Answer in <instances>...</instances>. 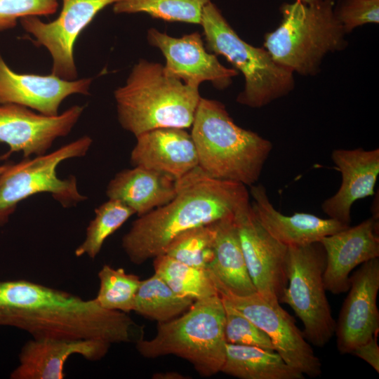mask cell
Returning <instances> with one entry per match:
<instances>
[{
	"label": "cell",
	"mask_w": 379,
	"mask_h": 379,
	"mask_svg": "<svg viewBox=\"0 0 379 379\" xmlns=\"http://www.w3.org/2000/svg\"><path fill=\"white\" fill-rule=\"evenodd\" d=\"M0 326L35 339H97L112 345L136 344L145 338V326L127 313L27 279L0 281Z\"/></svg>",
	"instance_id": "6da1fadb"
},
{
	"label": "cell",
	"mask_w": 379,
	"mask_h": 379,
	"mask_svg": "<svg viewBox=\"0 0 379 379\" xmlns=\"http://www.w3.org/2000/svg\"><path fill=\"white\" fill-rule=\"evenodd\" d=\"M177 185L171 201L138 216L123 236L121 247L134 265L165 254L182 232L232 217L250 202L246 185L211 178L199 166Z\"/></svg>",
	"instance_id": "7a4b0ae2"
},
{
	"label": "cell",
	"mask_w": 379,
	"mask_h": 379,
	"mask_svg": "<svg viewBox=\"0 0 379 379\" xmlns=\"http://www.w3.org/2000/svg\"><path fill=\"white\" fill-rule=\"evenodd\" d=\"M191 128L205 174L246 186L257 182L272 149L269 140L237 126L222 102L201 97Z\"/></svg>",
	"instance_id": "3957f363"
},
{
	"label": "cell",
	"mask_w": 379,
	"mask_h": 379,
	"mask_svg": "<svg viewBox=\"0 0 379 379\" xmlns=\"http://www.w3.org/2000/svg\"><path fill=\"white\" fill-rule=\"evenodd\" d=\"M118 121L135 137L157 128H188L201 96L199 88L166 75L164 65L140 59L126 84L114 93Z\"/></svg>",
	"instance_id": "277c9868"
},
{
	"label": "cell",
	"mask_w": 379,
	"mask_h": 379,
	"mask_svg": "<svg viewBox=\"0 0 379 379\" xmlns=\"http://www.w3.org/2000/svg\"><path fill=\"white\" fill-rule=\"evenodd\" d=\"M335 0L283 4L279 25L264 37V48L277 64L302 76L315 75L324 56L347 45L334 15Z\"/></svg>",
	"instance_id": "5b68a950"
},
{
	"label": "cell",
	"mask_w": 379,
	"mask_h": 379,
	"mask_svg": "<svg viewBox=\"0 0 379 379\" xmlns=\"http://www.w3.org/2000/svg\"><path fill=\"white\" fill-rule=\"evenodd\" d=\"M225 310L218 294L194 300L182 314L157 324L150 340L135 344L143 357L175 355L192 364L201 376L221 371L225 359Z\"/></svg>",
	"instance_id": "8992f818"
},
{
	"label": "cell",
	"mask_w": 379,
	"mask_h": 379,
	"mask_svg": "<svg viewBox=\"0 0 379 379\" xmlns=\"http://www.w3.org/2000/svg\"><path fill=\"white\" fill-rule=\"evenodd\" d=\"M200 25L206 50L224 56L244 77L238 103L260 108L293 90V72L274 62L265 48L255 47L241 39L211 1L204 8Z\"/></svg>",
	"instance_id": "52a82bcc"
},
{
	"label": "cell",
	"mask_w": 379,
	"mask_h": 379,
	"mask_svg": "<svg viewBox=\"0 0 379 379\" xmlns=\"http://www.w3.org/2000/svg\"><path fill=\"white\" fill-rule=\"evenodd\" d=\"M92 142L91 137L84 135L48 154L8 164L0 175V226L8 222L20 202L36 194L49 193L63 207L87 199L79 192L74 176L61 179L56 169L67 159L84 157Z\"/></svg>",
	"instance_id": "ba28073f"
},
{
	"label": "cell",
	"mask_w": 379,
	"mask_h": 379,
	"mask_svg": "<svg viewBox=\"0 0 379 379\" xmlns=\"http://www.w3.org/2000/svg\"><path fill=\"white\" fill-rule=\"evenodd\" d=\"M326 253L320 242L288 248V284L279 303L288 305L300 319L305 338L324 347L335 334L334 319L326 294Z\"/></svg>",
	"instance_id": "9c48e42d"
},
{
	"label": "cell",
	"mask_w": 379,
	"mask_h": 379,
	"mask_svg": "<svg viewBox=\"0 0 379 379\" xmlns=\"http://www.w3.org/2000/svg\"><path fill=\"white\" fill-rule=\"evenodd\" d=\"M214 284L223 304L262 330L270 338L274 351L287 364L304 375L310 378L321 375L319 358L296 326L295 319L281 307L280 303L272 305L257 292L246 295H236L220 284Z\"/></svg>",
	"instance_id": "30bf717a"
},
{
	"label": "cell",
	"mask_w": 379,
	"mask_h": 379,
	"mask_svg": "<svg viewBox=\"0 0 379 379\" xmlns=\"http://www.w3.org/2000/svg\"><path fill=\"white\" fill-rule=\"evenodd\" d=\"M119 0H62L61 12L55 20L44 22L36 16L20 20L22 28L32 34L36 46H44L50 53L51 74L65 80H75L77 70L73 49L80 33L96 15Z\"/></svg>",
	"instance_id": "8fae6325"
},
{
	"label": "cell",
	"mask_w": 379,
	"mask_h": 379,
	"mask_svg": "<svg viewBox=\"0 0 379 379\" xmlns=\"http://www.w3.org/2000/svg\"><path fill=\"white\" fill-rule=\"evenodd\" d=\"M249 276L257 293L272 305L279 304L287 286L288 247L274 239L260 224L250 202L234 218Z\"/></svg>",
	"instance_id": "7c38bea8"
},
{
	"label": "cell",
	"mask_w": 379,
	"mask_h": 379,
	"mask_svg": "<svg viewBox=\"0 0 379 379\" xmlns=\"http://www.w3.org/2000/svg\"><path fill=\"white\" fill-rule=\"evenodd\" d=\"M84 107L74 105L62 114L46 116L22 105L0 104V143L10 148L1 159L19 152L25 158L45 154L57 138L71 132Z\"/></svg>",
	"instance_id": "4fadbf2b"
},
{
	"label": "cell",
	"mask_w": 379,
	"mask_h": 379,
	"mask_svg": "<svg viewBox=\"0 0 379 379\" xmlns=\"http://www.w3.org/2000/svg\"><path fill=\"white\" fill-rule=\"evenodd\" d=\"M147 39L164 56L165 74L191 87L199 88L202 82L210 81L215 88L224 89L239 74L236 69L222 65L216 55L206 51L199 32L176 38L150 28Z\"/></svg>",
	"instance_id": "5bb4252c"
},
{
	"label": "cell",
	"mask_w": 379,
	"mask_h": 379,
	"mask_svg": "<svg viewBox=\"0 0 379 379\" xmlns=\"http://www.w3.org/2000/svg\"><path fill=\"white\" fill-rule=\"evenodd\" d=\"M350 282L349 293L335 321L334 334L337 349L342 354H350L378 333V258L362 263L350 276Z\"/></svg>",
	"instance_id": "9a60e30c"
},
{
	"label": "cell",
	"mask_w": 379,
	"mask_h": 379,
	"mask_svg": "<svg viewBox=\"0 0 379 379\" xmlns=\"http://www.w3.org/2000/svg\"><path fill=\"white\" fill-rule=\"evenodd\" d=\"M319 242L326 253V291L333 294L345 293L350 288L351 272L379 257V220L370 217L354 227L324 237Z\"/></svg>",
	"instance_id": "2e32d148"
},
{
	"label": "cell",
	"mask_w": 379,
	"mask_h": 379,
	"mask_svg": "<svg viewBox=\"0 0 379 379\" xmlns=\"http://www.w3.org/2000/svg\"><path fill=\"white\" fill-rule=\"evenodd\" d=\"M92 79L65 80L55 76L19 74L0 53V104L12 103L56 116L62 102L72 94L88 95Z\"/></svg>",
	"instance_id": "e0dca14e"
},
{
	"label": "cell",
	"mask_w": 379,
	"mask_h": 379,
	"mask_svg": "<svg viewBox=\"0 0 379 379\" xmlns=\"http://www.w3.org/2000/svg\"><path fill=\"white\" fill-rule=\"evenodd\" d=\"M111 344L97 339L32 338L22 347L11 379H63L65 365L72 355L96 361L104 358Z\"/></svg>",
	"instance_id": "ac0fdd59"
},
{
	"label": "cell",
	"mask_w": 379,
	"mask_h": 379,
	"mask_svg": "<svg viewBox=\"0 0 379 379\" xmlns=\"http://www.w3.org/2000/svg\"><path fill=\"white\" fill-rule=\"evenodd\" d=\"M331 159L341 174L337 192L326 199L321 208L328 218L350 225L351 208L361 199L374 194L379 174V149H337Z\"/></svg>",
	"instance_id": "d6986e66"
},
{
	"label": "cell",
	"mask_w": 379,
	"mask_h": 379,
	"mask_svg": "<svg viewBox=\"0 0 379 379\" xmlns=\"http://www.w3.org/2000/svg\"><path fill=\"white\" fill-rule=\"evenodd\" d=\"M135 138L130 159L133 166L157 171L176 180L199 166L192 135L183 128H157Z\"/></svg>",
	"instance_id": "ffe728a7"
},
{
	"label": "cell",
	"mask_w": 379,
	"mask_h": 379,
	"mask_svg": "<svg viewBox=\"0 0 379 379\" xmlns=\"http://www.w3.org/2000/svg\"><path fill=\"white\" fill-rule=\"evenodd\" d=\"M250 187L253 199L251 206L255 217L274 239L288 248L319 242L324 237L350 226L307 213L285 215L274 208L264 185L254 184Z\"/></svg>",
	"instance_id": "44dd1931"
},
{
	"label": "cell",
	"mask_w": 379,
	"mask_h": 379,
	"mask_svg": "<svg viewBox=\"0 0 379 379\" xmlns=\"http://www.w3.org/2000/svg\"><path fill=\"white\" fill-rule=\"evenodd\" d=\"M177 180L163 173L140 166L124 169L109 181L106 194L132 208L138 216L165 205L176 195Z\"/></svg>",
	"instance_id": "7402d4cb"
},
{
	"label": "cell",
	"mask_w": 379,
	"mask_h": 379,
	"mask_svg": "<svg viewBox=\"0 0 379 379\" xmlns=\"http://www.w3.org/2000/svg\"><path fill=\"white\" fill-rule=\"evenodd\" d=\"M234 215L216 222L214 258L207 269L214 282L239 295L256 293L241 250Z\"/></svg>",
	"instance_id": "603a6c76"
},
{
	"label": "cell",
	"mask_w": 379,
	"mask_h": 379,
	"mask_svg": "<svg viewBox=\"0 0 379 379\" xmlns=\"http://www.w3.org/2000/svg\"><path fill=\"white\" fill-rule=\"evenodd\" d=\"M240 379H304L275 351L226 343L221 371Z\"/></svg>",
	"instance_id": "cb8c5ba5"
},
{
	"label": "cell",
	"mask_w": 379,
	"mask_h": 379,
	"mask_svg": "<svg viewBox=\"0 0 379 379\" xmlns=\"http://www.w3.org/2000/svg\"><path fill=\"white\" fill-rule=\"evenodd\" d=\"M194 300L175 293L157 274L141 280L133 311L158 323L171 320L185 312Z\"/></svg>",
	"instance_id": "d4e9b609"
},
{
	"label": "cell",
	"mask_w": 379,
	"mask_h": 379,
	"mask_svg": "<svg viewBox=\"0 0 379 379\" xmlns=\"http://www.w3.org/2000/svg\"><path fill=\"white\" fill-rule=\"evenodd\" d=\"M153 266L154 273L180 296L197 300L218 294L207 270L187 265L166 254L154 258Z\"/></svg>",
	"instance_id": "484cf974"
},
{
	"label": "cell",
	"mask_w": 379,
	"mask_h": 379,
	"mask_svg": "<svg viewBox=\"0 0 379 379\" xmlns=\"http://www.w3.org/2000/svg\"><path fill=\"white\" fill-rule=\"evenodd\" d=\"M211 0H119L113 4L116 14L144 13L168 22L201 24L204 8Z\"/></svg>",
	"instance_id": "4316f807"
},
{
	"label": "cell",
	"mask_w": 379,
	"mask_h": 379,
	"mask_svg": "<svg viewBox=\"0 0 379 379\" xmlns=\"http://www.w3.org/2000/svg\"><path fill=\"white\" fill-rule=\"evenodd\" d=\"M95 213V218L86 228L84 240L74 251L77 257L86 255L95 259L105 240L135 214L123 202L110 199L97 207Z\"/></svg>",
	"instance_id": "83f0119b"
},
{
	"label": "cell",
	"mask_w": 379,
	"mask_h": 379,
	"mask_svg": "<svg viewBox=\"0 0 379 379\" xmlns=\"http://www.w3.org/2000/svg\"><path fill=\"white\" fill-rule=\"evenodd\" d=\"M99 289L95 300L103 308L129 313L133 311L135 298L141 279L121 268L105 264L98 273Z\"/></svg>",
	"instance_id": "f1b7e54d"
},
{
	"label": "cell",
	"mask_w": 379,
	"mask_h": 379,
	"mask_svg": "<svg viewBox=\"0 0 379 379\" xmlns=\"http://www.w3.org/2000/svg\"><path fill=\"white\" fill-rule=\"evenodd\" d=\"M217 222L182 232L173 240L165 254L187 265L207 270L214 258Z\"/></svg>",
	"instance_id": "f546056e"
},
{
	"label": "cell",
	"mask_w": 379,
	"mask_h": 379,
	"mask_svg": "<svg viewBox=\"0 0 379 379\" xmlns=\"http://www.w3.org/2000/svg\"><path fill=\"white\" fill-rule=\"evenodd\" d=\"M224 307V334L226 343L254 346L274 351L270 338L262 330L234 309L225 305Z\"/></svg>",
	"instance_id": "4dcf8cb0"
},
{
	"label": "cell",
	"mask_w": 379,
	"mask_h": 379,
	"mask_svg": "<svg viewBox=\"0 0 379 379\" xmlns=\"http://www.w3.org/2000/svg\"><path fill=\"white\" fill-rule=\"evenodd\" d=\"M57 0H0V32L12 29L27 16H48L56 13Z\"/></svg>",
	"instance_id": "1f68e13d"
},
{
	"label": "cell",
	"mask_w": 379,
	"mask_h": 379,
	"mask_svg": "<svg viewBox=\"0 0 379 379\" xmlns=\"http://www.w3.org/2000/svg\"><path fill=\"white\" fill-rule=\"evenodd\" d=\"M334 15L345 34L357 27L379 22V0H340Z\"/></svg>",
	"instance_id": "d6a6232c"
},
{
	"label": "cell",
	"mask_w": 379,
	"mask_h": 379,
	"mask_svg": "<svg viewBox=\"0 0 379 379\" xmlns=\"http://www.w3.org/2000/svg\"><path fill=\"white\" fill-rule=\"evenodd\" d=\"M377 337L378 335H375L366 343L357 346L350 354L363 359L379 373V346Z\"/></svg>",
	"instance_id": "836d02e7"
},
{
	"label": "cell",
	"mask_w": 379,
	"mask_h": 379,
	"mask_svg": "<svg viewBox=\"0 0 379 379\" xmlns=\"http://www.w3.org/2000/svg\"><path fill=\"white\" fill-rule=\"evenodd\" d=\"M153 378L156 379H185V377L177 372H165L155 373Z\"/></svg>",
	"instance_id": "e575fe53"
},
{
	"label": "cell",
	"mask_w": 379,
	"mask_h": 379,
	"mask_svg": "<svg viewBox=\"0 0 379 379\" xmlns=\"http://www.w3.org/2000/svg\"><path fill=\"white\" fill-rule=\"evenodd\" d=\"M8 164L0 165V175L6 169Z\"/></svg>",
	"instance_id": "d590c367"
},
{
	"label": "cell",
	"mask_w": 379,
	"mask_h": 379,
	"mask_svg": "<svg viewBox=\"0 0 379 379\" xmlns=\"http://www.w3.org/2000/svg\"><path fill=\"white\" fill-rule=\"evenodd\" d=\"M298 1H302L304 3H307V4H312V3L319 1L321 0H298Z\"/></svg>",
	"instance_id": "8d00e7d4"
}]
</instances>
